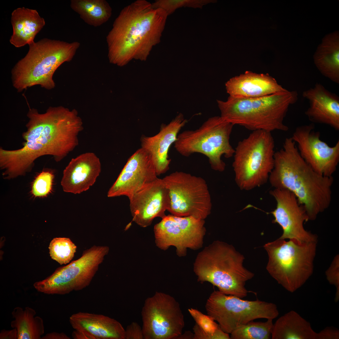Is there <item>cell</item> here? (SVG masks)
Wrapping results in <instances>:
<instances>
[{
    "label": "cell",
    "mask_w": 339,
    "mask_h": 339,
    "mask_svg": "<svg viewBox=\"0 0 339 339\" xmlns=\"http://www.w3.org/2000/svg\"><path fill=\"white\" fill-rule=\"evenodd\" d=\"M109 251L108 246L94 245L84 250L79 258L58 267L33 286L38 292L50 295H63L82 290L90 285Z\"/></svg>",
    "instance_id": "cell-10"
},
{
    "label": "cell",
    "mask_w": 339,
    "mask_h": 339,
    "mask_svg": "<svg viewBox=\"0 0 339 339\" xmlns=\"http://www.w3.org/2000/svg\"><path fill=\"white\" fill-rule=\"evenodd\" d=\"M142 327L135 322L128 325L125 330V339H143Z\"/></svg>",
    "instance_id": "cell-35"
},
{
    "label": "cell",
    "mask_w": 339,
    "mask_h": 339,
    "mask_svg": "<svg viewBox=\"0 0 339 339\" xmlns=\"http://www.w3.org/2000/svg\"><path fill=\"white\" fill-rule=\"evenodd\" d=\"M275 143L271 132L253 131L235 148L232 166L235 180L242 190L266 183L274 165Z\"/></svg>",
    "instance_id": "cell-8"
},
{
    "label": "cell",
    "mask_w": 339,
    "mask_h": 339,
    "mask_svg": "<svg viewBox=\"0 0 339 339\" xmlns=\"http://www.w3.org/2000/svg\"><path fill=\"white\" fill-rule=\"evenodd\" d=\"M168 189L172 215L203 219L210 214L212 204L206 181L202 178L176 171L162 179Z\"/></svg>",
    "instance_id": "cell-12"
},
{
    "label": "cell",
    "mask_w": 339,
    "mask_h": 339,
    "mask_svg": "<svg viewBox=\"0 0 339 339\" xmlns=\"http://www.w3.org/2000/svg\"><path fill=\"white\" fill-rule=\"evenodd\" d=\"M50 256L60 265L69 263L74 257L77 246L68 238L56 237L49 246Z\"/></svg>",
    "instance_id": "cell-31"
},
{
    "label": "cell",
    "mask_w": 339,
    "mask_h": 339,
    "mask_svg": "<svg viewBox=\"0 0 339 339\" xmlns=\"http://www.w3.org/2000/svg\"><path fill=\"white\" fill-rule=\"evenodd\" d=\"M184 338H185V339H193V334L188 331V332L185 333L183 335L181 334L177 339H184Z\"/></svg>",
    "instance_id": "cell-40"
},
{
    "label": "cell",
    "mask_w": 339,
    "mask_h": 339,
    "mask_svg": "<svg viewBox=\"0 0 339 339\" xmlns=\"http://www.w3.org/2000/svg\"><path fill=\"white\" fill-rule=\"evenodd\" d=\"M187 122L183 115L180 113L169 124L162 125L157 134L141 137V148L151 156L157 175L165 173L169 169L171 161L169 157V148L176 141L180 129Z\"/></svg>",
    "instance_id": "cell-19"
},
{
    "label": "cell",
    "mask_w": 339,
    "mask_h": 339,
    "mask_svg": "<svg viewBox=\"0 0 339 339\" xmlns=\"http://www.w3.org/2000/svg\"><path fill=\"white\" fill-rule=\"evenodd\" d=\"M132 221L142 227L150 225L157 217L161 218L170 207L169 191L162 179L156 180L142 187L129 199Z\"/></svg>",
    "instance_id": "cell-17"
},
{
    "label": "cell",
    "mask_w": 339,
    "mask_h": 339,
    "mask_svg": "<svg viewBox=\"0 0 339 339\" xmlns=\"http://www.w3.org/2000/svg\"><path fill=\"white\" fill-rule=\"evenodd\" d=\"M272 319L266 322L252 321L241 325L230 334L232 339H270L271 338L273 324Z\"/></svg>",
    "instance_id": "cell-30"
},
{
    "label": "cell",
    "mask_w": 339,
    "mask_h": 339,
    "mask_svg": "<svg viewBox=\"0 0 339 339\" xmlns=\"http://www.w3.org/2000/svg\"><path fill=\"white\" fill-rule=\"evenodd\" d=\"M155 224V242L160 249L166 250L170 246L176 248L177 254L183 256L186 249H197L202 246L206 232L203 219L192 216L165 215Z\"/></svg>",
    "instance_id": "cell-14"
},
{
    "label": "cell",
    "mask_w": 339,
    "mask_h": 339,
    "mask_svg": "<svg viewBox=\"0 0 339 339\" xmlns=\"http://www.w3.org/2000/svg\"><path fill=\"white\" fill-rule=\"evenodd\" d=\"M339 331L337 329L332 327L325 328L319 332H317L316 339H338Z\"/></svg>",
    "instance_id": "cell-36"
},
{
    "label": "cell",
    "mask_w": 339,
    "mask_h": 339,
    "mask_svg": "<svg viewBox=\"0 0 339 339\" xmlns=\"http://www.w3.org/2000/svg\"><path fill=\"white\" fill-rule=\"evenodd\" d=\"M72 336L74 339H92L90 336L85 333L75 330L72 333Z\"/></svg>",
    "instance_id": "cell-39"
},
{
    "label": "cell",
    "mask_w": 339,
    "mask_h": 339,
    "mask_svg": "<svg viewBox=\"0 0 339 339\" xmlns=\"http://www.w3.org/2000/svg\"><path fill=\"white\" fill-rule=\"evenodd\" d=\"M70 323L75 330L92 339H125V330L114 319L103 315L79 312L72 315Z\"/></svg>",
    "instance_id": "cell-23"
},
{
    "label": "cell",
    "mask_w": 339,
    "mask_h": 339,
    "mask_svg": "<svg viewBox=\"0 0 339 339\" xmlns=\"http://www.w3.org/2000/svg\"><path fill=\"white\" fill-rule=\"evenodd\" d=\"M43 339H69L70 337L63 332H52L48 333L43 336Z\"/></svg>",
    "instance_id": "cell-38"
},
{
    "label": "cell",
    "mask_w": 339,
    "mask_h": 339,
    "mask_svg": "<svg viewBox=\"0 0 339 339\" xmlns=\"http://www.w3.org/2000/svg\"><path fill=\"white\" fill-rule=\"evenodd\" d=\"M141 315L144 339H176L185 326L179 302L172 296L156 291L145 301Z\"/></svg>",
    "instance_id": "cell-13"
},
{
    "label": "cell",
    "mask_w": 339,
    "mask_h": 339,
    "mask_svg": "<svg viewBox=\"0 0 339 339\" xmlns=\"http://www.w3.org/2000/svg\"><path fill=\"white\" fill-rule=\"evenodd\" d=\"M188 311L196 322L193 327L194 339H230L229 334L224 332L209 315L192 308Z\"/></svg>",
    "instance_id": "cell-29"
},
{
    "label": "cell",
    "mask_w": 339,
    "mask_h": 339,
    "mask_svg": "<svg viewBox=\"0 0 339 339\" xmlns=\"http://www.w3.org/2000/svg\"><path fill=\"white\" fill-rule=\"evenodd\" d=\"M70 7L86 24L100 26L110 18L112 9L105 0H71Z\"/></svg>",
    "instance_id": "cell-28"
},
{
    "label": "cell",
    "mask_w": 339,
    "mask_h": 339,
    "mask_svg": "<svg viewBox=\"0 0 339 339\" xmlns=\"http://www.w3.org/2000/svg\"><path fill=\"white\" fill-rule=\"evenodd\" d=\"M270 194L277 204L270 213L274 218L272 222L278 224L283 230L279 238L301 243L317 242V236L304 228V224L309 220V218L295 195L288 190L276 188L270 191Z\"/></svg>",
    "instance_id": "cell-16"
},
{
    "label": "cell",
    "mask_w": 339,
    "mask_h": 339,
    "mask_svg": "<svg viewBox=\"0 0 339 339\" xmlns=\"http://www.w3.org/2000/svg\"><path fill=\"white\" fill-rule=\"evenodd\" d=\"M168 16L145 0L125 7L106 37L110 62L122 67L132 59L146 61L153 47L160 42Z\"/></svg>",
    "instance_id": "cell-2"
},
{
    "label": "cell",
    "mask_w": 339,
    "mask_h": 339,
    "mask_svg": "<svg viewBox=\"0 0 339 339\" xmlns=\"http://www.w3.org/2000/svg\"><path fill=\"white\" fill-rule=\"evenodd\" d=\"M101 170L100 160L92 152L73 158L63 172L61 184L65 192L79 194L95 183Z\"/></svg>",
    "instance_id": "cell-20"
},
{
    "label": "cell",
    "mask_w": 339,
    "mask_h": 339,
    "mask_svg": "<svg viewBox=\"0 0 339 339\" xmlns=\"http://www.w3.org/2000/svg\"><path fill=\"white\" fill-rule=\"evenodd\" d=\"M338 31L326 35L318 47L313 58L316 67L325 77L339 83V35Z\"/></svg>",
    "instance_id": "cell-25"
},
{
    "label": "cell",
    "mask_w": 339,
    "mask_h": 339,
    "mask_svg": "<svg viewBox=\"0 0 339 339\" xmlns=\"http://www.w3.org/2000/svg\"><path fill=\"white\" fill-rule=\"evenodd\" d=\"M80 45L77 41L68 43L47 38L29 45L27 54L12 70L13 87L19 92L36 85L48 90L53 89L55 72L62 63L72 60Z\"/></svg>",
    "instance_id": "cell-5"
},
{
    "label": "cell",
    "mask_w": 339,
    "mask_h": 339,
    "mask_svg": "<svg viewBox=\"0 0 339 339\" xmlns=\"http://www.w3.org/2000/svg\"><path fill=\"white\" fill-rule=\"evenodd\" d=\"M216 1L213 0H158L156 6L164 10L168 16L178 8L184 7L201 9L204 6Z\"/></svg>",
    "instance_id": "cell-32"
},
{
    "label": "cell",
    "mask_w": 339,
    "mask_h": 339,
    "mask_svg": "<svg viewBox=\"0 0 339 339\" xmlns=\"http://www.w3.org/2000/svg\"><path fill=\"white\" fill-rule=\"evenodd\" d=\"M18 332L15 328L11 330H2L0 333V339H18Z\"/></svg>",
    "instance_id": "cell-37"
},
{
    "label": "cell",
    "mask_w": 339,
    "mask_h": 339,
    "mask_svg": "<svg viewBox=\"0 0 339 339\" xmlns=\"http://www.w3.org/2000/svg\"><path fill=\"white\" fill-rule=\"evenodd\" d=\"M326 278L330 284L336 288L335 301L339 300V256L336 255L333 259L330 267L325 272Z\"/></svg>",
    "instance_id": "cell-34"
},
{
    "label": "cell",
    "mask_w": 339,
    "mask_h": 339,
    "mask_svg": "<svg viewBox=\"0 0 339 339\" xmlns=\"http://www.w3.org/2000/svg\"><path fill=\"white\" fill-rule=\"evenodd\" d=\"M205 306L207 315L229 334L238 327L255 319L273 320L279 315L277 307L273 303L243 300L218 290L211 293Z\"/></svg>",
    "instance_id": "cell-11"
},
{
    "label": "cell",
    "mask_w": 339,
    "mask_h": 339,
    "mask_svg": "<svg viewBox=\"0 0 339 339\" xmlns=\"http://www.w3.org/2000/svg\"><path fill=\"white\" fill-rule=\"evenodd\" d=\"M244 256L232 245L216 241L199 253L194 265L198 282H208L221 292L243 298L246 282L254 274L243 265Z\"/></svg>",
    "instance_id": "cell-6"
},
{
    "label": "cell",
    "mask_w": 339,
    "mask_h": 339,
    "mask_svg": "<svg viewBox=\"0 0 339 339\" xmlns=\"http://www.w3.org/2000/svg\"><path fill=\"white\" fill-rule=\"evenodd\" d=\"M33 309L20 307L15 308L12 313L14 320L11 322V327L18 332V339H40L44 333L43 321L40 317L35 316Z\"/></svg>",
    "instance_id": "cell-27"
},
{
    "label": "cell",
    "mask_w": 339,
    "mask_h": 339,
    "mask_svg": "<svg viewBox=\"0 0 339 339\" xmlns=\"http://www.w3.org/2000/svg\"><path fill=\"white\" fill-rule=\"evenodd\" d=\"M27 115L29 120L22 135L23 147L13 150L0 148V167L6 179L24 175L35 160L43 156H52L60 161L78 145L83 124L75 109L50 107L40 113L30 108Z\"/></svg>",
    "instance_id": "cell-1"
},
{
    "label": "cell",
    "mask_w": 339,
    "mask_h": 339,
    "mask_svg": "<svg viewBox=\"0 0 339 339\" xmlns=\"http://www.w3.org/2000/svg\"><path fill=\"white\" fill-rule=\"evenodd\" d=\"M54 175L51 171L44 170L37 175L32 186L31 192L35 197L46 196L51 192Z\"/></svg>",
    "instance_id": "cell-33"
},
{
    "label": "cell",
    "mask_w": 339,
    "mask_h": 339,
    "mask_svg": "<svg viewBox=\"0 0 339 339\" xmlns=\"http://www.w3.org/2000/svg\"><path fill=\"white\" fill-rule=\"evenodd\" d=\"M296 90L286 91L255 98L229 96L227 100H217L221 117L234 125L252 131H287L284 122L290 106L297 102Z\"/></svg>",
    "instance_id": "cell-4"
},
{
    "label": "cell",
    "mask_w": 339,
    "mask_h": 339,
    "mask_svg": "<svg viewBox=\"0 0 339 339\" xmlns=\"http://www.w3.org/2000/svg\"><path fill=\"white\" fill-rule=\"evenodd\" d=\"M309 106L305 112L309 120L326 124L339 130V97L319 83L304 91Z\"/></svg>",
    "instance_id": "cell-21"
},
{
    "label": "cell",
    "mask_w": 339,
    "mask_h": 339,
    "mask_svg": "<svg viewBox=\"0 0 339 339\" xmlns=\"http://www.w3.org/2000/svg\"><path fill=\"white\" fill-rule=\"evenodd\" d=\"M234 126L220 116L210 118L198 129L185 130L178 134L174 147L183 156L195 153L204 155L212 169L223 172L226 165L222 156L229 158L235 152L229 142Z\"/></svg>",
    "instance_id": "cell-9"
},
{
    "label": "cell",
    "mask_w": 339,
    "mask_h": 339,
    "mask_svg": "<svg viewBox=\"0 0 339 339\" xmlns=\"http://www.w3.org/2000/svg\"><path fill=\"white\" fill-rule=\"evenodd\" d=\"M268 180L274 188L286 189L295 195L309 220H315L330 205L332 176L315 171L301 156L291 137L286 138L282 148L275 152Z\"/></svg>",
    "instance_id": "cell-3"
},
{
    "label": "cell",
    "mask_w": 339,
    "mask_h": 339,
    "mask_svg": "<svg viewBox=\"0 0 339 339\" xmlns=\"http://www.w3.org/2000/svg\"><path fill=\"white\" fill-rule=\"evenodd\" d=\"M11 23L13 32L9 41L17 48L34 42L36 35L45 24L44 19L37 10L24 7L12 12Z\"/></svg>",
    "instance_id": "cell-24"
},
{
    "label": "cell",
    "mask_w": 339,
    "mask_h": 339,
    "mask_svg": "<svg viewBox=\"0 0 339 339\" xmlns=\"http://www.w3.org/2000/svg\"><path fill=\"white\" fill-rule=\"evenodd\" d=\"M314 128L313 123L298 126L291 137L301 156L315 171L332 176L339 162V141L330 146L321 140L320 133L315 132Z\"/></svg>",
    "instance_id": "cell-15"
},
{
    "label": "cell",
    "mask_w": 339,
    "mask_h": 339,
    "mask_svg": "<svg viewBox=\"0 0 339 339\" xmlns=\"http://www.w3.org/2000/svg\"><path fill=\"white\" fill-rule=\"evenodd\" d=\"M317 243L279 238L267 243L264 246L268 256L267 271L287 290L295 291L313 273Z\"/></svg>",
    "instance_id": "cell-7"
},
{
    "label": "cell",
    "mask_w": 339,
    "mask_h": 339,
    "mask_svg": "<svg viewBox=\"0 0 339 339\" xmlns=\"http://www.w3.org/2000/svg\"><path fill=\"white\" fill-rule=\"evenodd\" d=\"M157 176L151 156L141 148L129 158L109 190L107 196H125L129 199L142 187L156 180Z\"/></svg>",
    "instance_id": "cell-18"
},
{
    "label": "cell",
    "mask_w": 339,
    "mask_h": 339,
    "mask_svg": "<svg viewBox=\"0 0 339 339\" xmlns=\"http://www.w3.org/2000/svg\"><path fill=\"white\" fill-rule=\"evenodd\" d=\"M317 332L309 322L294 310L279 317L273 324L272 339H316Z\"/></svg>",
    "instance_id": "cell-26"
},
{
    "label": "cell",
    "mask_w": 339,
    "mask_h": 339,
    "mask_svg": "<svg viewBox=\"0 0 339 339\" xmlns=\"http://www.w3.org/2000/svg\"><path fill=\"white\" fill-rule=\"evenodd\" d=\"M225 87L229 96L238 98H257L287 90L268 74L250 71L232 77Z\"/></svg>",
    "instance_id": "cell-22"
}]
</instances>
